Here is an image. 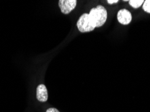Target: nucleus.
<instances>
[{"label":"nucleus","mask_w":150,"mask_h":112,"mask_svg":"<svg viewBox=\"0 0 150 112\" xmlns=\"http://www.w3.org/2000/svg\"><path fill=\"white\" fill-rule=\"evenodd\" d=\"M89 14L96 28L101 27L106 22L108 12L105 8L102 6H98L92 8Z\"/></svg>","instance_id":"f257e3e1"},{"label":"nucleus","mask_w":150,"mask_h":112,"mask_svg":"<svg viewBox=\"0 0 150 112\" xmlns=\"http://www.w3.org/2000/svg\"><path fill=\"white\" fill-rule=\"evenodd\" d=\"M77 28L81 32H91L96 28L89 14H83L77 22Z\"/></svg>","instance_id":"f03ea898"},{"label":"nucleus","mask_w":150,"mask_h":112,"mask_svg":"<svg viewBox=\"0 0 150 112\" xmlns=\"http://www.w3.org/2000/svg\"><path fill=\"white\" fill-rule=\"evenodd\" d=\"M76 0H59V6L61 12L64 14H68L76 8Z\"/></svg>","instance_id":"7ed1b4c3"},{"label":"nucleus","mask_w":150,"mask_h":112,"mask_svg":"<svg viewBox=\"0 0 150 112\" xmlns=\"http://www.w3.org/2000/svg\"><path fill=\"white\" fill-rule=\"evenodd\" d=\"M117 18L119 22L123 25H127L131 23L132 20L131 14L129 11L126 9H122L118 11V14H117Z\"/></svg>","instance_id":"20e7f679"},{"label":"nucleus","mask_w":150,"mask_h":112,"mask_svg":"<svg viewBox=\"0 0 150 112\" xmlns=\"http://www.w3.org/2000/svg\"><path fill=\"white\" fill-rule=\"evenodd\" d=\"M37 98L39 102H45L48 99V93L45 85L40 84L37 88Z\"/></svg>","instance_id":"39448f33"},{"label":"nucleus","mask_w":150,"mask_h":112,"mask_svg":"<svg viewBox=\"0 0 150 112\" xmlns=\"http://www.w3.org/2000/svg\"><path fill=\"white\" fill-rule=\"evenodd\" d=\"M129 4L134 8H138L144 3L143 0H130Z\"/></svg>","instance_id":"423d86ee"},{"label":"nucleus","mask_w":150,"mask_h":112,"mask_svg":"<svg viewBox=\"0 0 150 112\" xmlns=\"http://www.w3.org/2000/svg\"><path fill=\"white\" fill-rule=\"evenodd\" d=\"M143 10L147 13H150V0H146L144 1L143 6Z\"/></svg>","instance_id":"0eeeda50"},{"label":"nucleus","mask_w":150,"mask_h":112,"mask_svg":"<svg viewBox=\"0 0 150 112\" xmlns=\"http://www.w3.org/2000/svg\"><path fill=\"white\" fill-rule=\"evenodd\" d=\"M46 112H59L58 109H55V108H50L48 109Z\"/></svg>","instance_id":"6e6552de"},{"label":"nucleus","mask_w":150,"mask_h":112,"mask_svg":"<svg viewBox=\"0 0 150 112\" xmlns=\"http://www.w3.org/2000/svg\"><path fill=\"white\" fill-rule=\"evenodd\" d=\"M118 0H108V3L109 4L116 3H118Z\"/></svg>","instance_id":"1a4fd4ad"}]
</instances>
